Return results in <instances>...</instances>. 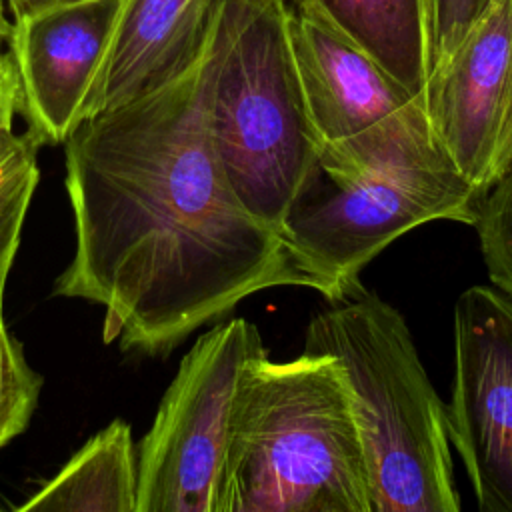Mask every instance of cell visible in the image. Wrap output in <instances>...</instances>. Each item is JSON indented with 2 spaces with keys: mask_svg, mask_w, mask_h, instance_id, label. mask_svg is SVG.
Masks as SVG:
<instances>
[{
  "mask_svg": "<svg viewBox=\"0 0 512 512\" xmlns=\"http://www.w3.org/2000/svg\"><path fill=\"white\" fill-rule=\"evenodd\" d=\"M228 0H124L94 78L86 118L132 102L190 70Z\"/></svg>",
  "mask_w": 512,
  "mask_h": 512,
  "instance_id": "11",
  "label": "cell"
},
{
  "mask_svg": "<svg viewBox=\"0 0 512 512\" xmlns=\"http://www.w3.org/2000/svg\"><path fill=\"white\" fill-rule=\"evenodd\" d=\"M262 354L246 318L196 338L138 444V512H216L236 388Z\"/></svg>",
  "mask_w": 512,
  "mask_h": 512,
  "instance_id": "6",
  "label": "cell"
},
{
  "mask_svg": "<svg viewBox=\"0 0 512 512\" xmlns=\"http://www.w3.org/2000/svg\"><path fill=\"white\" fill-rule=\"evenodd\" d=\"M304 352L334 356L346 374L372 512H458L448 406L402 314L358 286L310 318Z\"/></svg>",
  "mask_w": 512,
  "mask_h": 512,
  "instance_id": "3",
  "label": "cell"
},
{
  "mask_svg": "<svg viewBox=\"0 0 512 512\" xmlns=\"http://www.w3.org/2000/svg\"><path fill=\"white\" fill-rule=\"evenodd\" d=\"M124 0H66L14 20L10 52L20 112L40 144H64L88 96Z\"/></svg>",
  "mask_w": 512,
  "mask_h": 512,
  "instance_id": "10",
  "label": "cell"
},
{
  "mask_svg": "<svg viewBox=\"0 0 512 512\" xmlns=\"http://www.w3.org/2000/svg\"><path fill=\"white\" fill-rule=\"evenodd\" d=\"M424 110L438 150L486 192L512 164V0H494L436 62Z\"/></svg>",
  "mask_w": 512,
  "mask_h": 512,
  "instance_id": "9",
  "label": "cell"
},
{
  "mask_svg": "<svg viewBox=\"0 0 512 512\" xmlns=\"http://www.w3.org/2000/svg\"><path fill=\"white\" fill-rule=\"evenodd\" d=\"M64 158L74 252L54 294L102 306L104 344L156 356L256 292L310 288L226 178L198 62L80 122Z\"/></svg>",
  "mask_w": 512,
  "mask_h": 512,
  "instance_id": "1",
  "label": "cell"
},
{
  "mask_svg": "<svg viewBox=\"0 0 512 512\" xmlns=\"http://www.w3.org/2000/svg\"><path fill=\"white\" fill-rule=\"evenodd\" d=\"M376 60L406 90L424 100L428 80L426 0H290Z\"/></svg>",
  "mask_w": 512,
  "mask_h": 512,
  "instance_id": "12",
  "label": "cell"
},
{
  "mask_svg": "<svg viewBox=\"0 0 512 512\" xmlns=\"http://www.w3.org/2000/svg\"><path fill=\"white\" fill-rule=\"evenodd\" d=\"M60 2H66V0H8L10 4V10L14 14V20L16 18H22L30 12H36V10H42V8H48L52 4H60Z\"/></svg>",
  "mask_w": 512,
  "mask_h": 512,
  "instance_id": "19",
  "label": "cell"
},
{
  "mask_svg": "<svg viewBox=\"0 0 512 512\" xmlns=\"http://www.w3.org/2000/svg\"><path fill=\"white\" fill-rule=\"evenodd\" d=\"M18 512H138V454L128 422L96 432Z\"/></svg>",
  "mask_w": 512,
  "mask_h": 512,
  "instance_id": "13",
  "label": "cell"
},
{
  "mask_svg": "<svg viewBox=\"0 0 512 512\" xmlns=\"http://www.w3.org/2000/svg\"><path fill=\"white\" fill-rule=\"evenodd\" d=\"M20 112V86L10 58L0 60V138L12 132L14 114Z\"/></svg>",
  "mask_w": 512,
  "mask_h": 512,
  "instance_id": "18",
  "label": "cell"
},
{
  "mask_svg": "<svg viewBox=\"0 0 512 512\" xmlns=\"http://www.w3.org/2000/svg\"><path fill=\"white\" fill-rule=\"evenodd\" d=\"M484 192L448 160L370 172L316 164L280 228L308 286L328 302L356 290L388 244L432 220L474 224Z\"/></svg>",
  "mask_w": 512,
  "mask_h": 512,
  "instance_id": "5",
  "label": "cell"
},
{
  "mask_svg": "<svg viewBox=\"0 0 512 512\" xmlns=\"http://www.w3.org/2000/svg\"><path fill=\"white\" fill-rule=\"evenodd\" d=\"M450 442L482 512H512V298L472 286L454 306Z\"/></svg>",
  "mask_w": 512,
  "mask_h": 512,
  "instance_id": "8",
  "label": "cell"
},
{
  "mask_svg": "<svg viewBox=\"0 0 512 512\" xmlns=\"http://www.w3.org/2000/svg\"><path fill=\"white\" fill-rule=\"evenodd\" d=\"M494 0H426L428 72L448 56Z\"/></svg>",
  "mask_w": 512,
  "mask_h": 512,
  "instance_id": "17",
  "label": "cell"
},
{
  "mask_svg": "<svg viewBox=\"0 0 512 512\" xmlns=\"http://www.w3.org/2000/svg\"><path fill=\"white\" fill-rule=\"evenodd\" d=\"M290 44L320 140V166L370 172L446 160L434 144L424 100L360 48L294 10Z\"/></svg>",
  "mask_w": 512,
  "mask_h": 512,
  "instance_id": "7",
  "label": "cell"
},
{
  "mask_svg": "<svg viewBox=\"0 0 512 512\" xmlns=\"http://www.w3.org/2000/svg\"><path fill=\"white\" fill-rule=\"evenodd\" d=\"M472 226L490 280L512 298V164L484 192Z\"/></svg>",
  "mask_w": 512,
  "mask_h": 512,
  "instance_id": "16",
  "label": "cell"
},
{
  "mask_svg": "<svg viewBox=\"0 0 512 512\" xmlns=\"http://www.w3.org/2000/svg\"><path fill=\"white\" fill-rule=\"evenodd\" d=\"M40 142L30 134L8 132L0 138V292L4 294L24 220L40 180Z\"/></svg>",
  "mask_w": 512,
  "mask_h": 512,
  "instance_id": "14",
  "label": "cell"
},
{
  "mask_svg": "<svg viewBox=\"0 0 512 512\" xmlns=\"http://www.w3.org/2000/svg\"><path fill=\"white\" fill-rule=\"evenodd\" d=\"M288 0H228L198 60L214 150L242 206L278 230L320 156Z\"/></svg>",
  "mask_w": 512,
  "mask_h": 512,
  "instance_id": "4",
  "label": "cell"
},
{
  "mask_svg": "<svg viewBox=\"0 0 512 512\" xmlns=\"http://www.w3.org/2000/svg\"><path fill=\"white\" fill-rule=\"evenodd\" d=\"M2 298L0 292V450L26 430L42 390V376L6 324Z\"/></svg>",
  "mask_w": 512,
  "mask_h": 512,
  "instance_id": "15",
  "label": "cell"
},
{
  "mask_svg": "<svg viewBox=\"0 0 512 512\" xmlns=\"http://www.w3.org/2000/svg\"><path fill=\"white\" fill-rule=\"evenodd\" d=\"M6 36H10V28H8V24H6L4 10H2V2H0V46H2V40H4ZM2 58H4V54H2V50H0V60H2Z\"/></svg>",
  "mask_w": 512,
  "mask_h": 512,
  "instance_id": "20",
  "label": "cell"
},
{
  "mask_svg": "<svg viewBox=\"0 0 512 512\" xmlns=\"http://www.w3.org/2000/svg\"><path fill=\"white\" fill-rule=\"evenodd\" d=\"M216 512H372L352 396L334 356L262 354L246 366Z\"/></svg>",
  "mask_w": 512,
  "mask_h": 512,
  "instance_id": "2",
  "label": "cell"
}]
</instances>
